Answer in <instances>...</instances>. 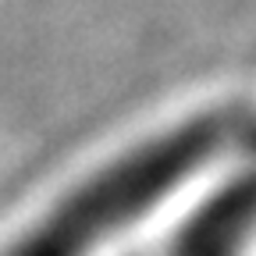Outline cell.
<instances>
[{"instance_id":"1","label":"cell","mask_w":256,"mask_h":256,"mask_svg":"<svg viewBox=\"0 0 256 256\" xmlns=\"http://www.w3.org/2000/svg\"><path fill=\"white\" fill-rule=\"evenodd\" d=\"M232 110L196 114L118 153L0 238V256H104L238 142Z\"/></svg>"},{"instance_id":"2","label":"cell","mask_w":256,"mask_h":256,"mask_svg":"<svg viewBox=\"0 0 256 256\" xmlns=\"http://www.w3.org/2000/svg\"><path fill=\"white\" fill-rule=\"evenodd\" d=\"M171 256H256V128L238 136V160L174 238Z\"/></svg>"}]
</instances>
